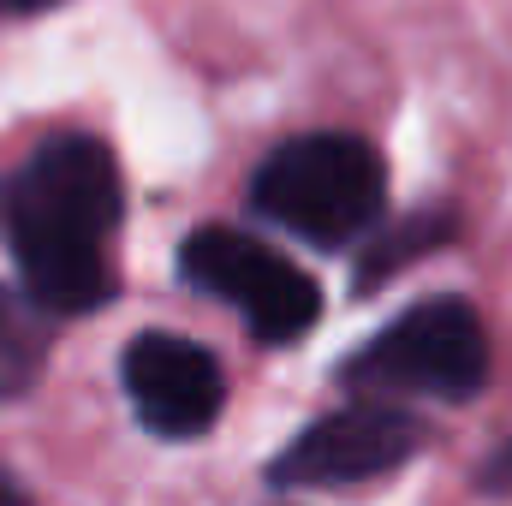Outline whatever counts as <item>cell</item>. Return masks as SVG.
<instances>
[{"mask_svg": "<svg viewBox=\"0 0 512 506\" xmlns=\"http://www.w3.org/2000/svg\"><path fill=\"white\" fill-rule=\"evenodd\" d=\"M36 376H42V328L30 304L0 292V399H18Z\"/></svg>", "mask_w": 512, "mask_h": 506, "instance_id": "52a82bcc", "label": "cell"}, {"mask_svg": "<svg viewBox=\"0 0 512 506\" xmlns=\"http://www.w3.org/2000/svg\"><path fill=\"white\" fill-rule=\"evenodd\" d=\"M382 155L346 131L280 143L256 173V209L310 245H352L382 215Z\"/></svg>", "mask_w": 512, "mask_h": 506, "instance_id": "7a4b0ae2", "label": "cell"}, {"mask_svg": "<svg viewBox=\"0 0 512 506\" xmlns=\"http://www.w3.org/2000/svg\"><path fill=\"white\" fill-rule=\"evenodd\" d=\"M42 6H54V0H0V18H18V12H42Z\"/></svg>", "mask_w": 512, "mask_h": 506, "instance_id": "9c48e42d", "label": "cell"}, {"mask_svg": "<svg viewBox=\"0 0 512 506\" xmlns=\"http://www.w3.org/2000/svg\"><path fill=\"white\" fill-rule=\"evenodd\" d=\"M483 376H489V334H483V316L459 298L405 310L346 364L352 387L423 393V399H471Z\"/></svg>", "mask_w": 512, "mask_h": 506, "instance_id": "3957f363", "label": "cell"}, {"mask_svg": "<svg viewBox=\"0 0 512 506\" xmlns=\"http://www.w3.org/2000/svg\"><path fill=\"white\" fill-rule=\"evenodd\" d=\"M0 221L24 286L42 310L84 316L108 304L114 262L108 239L120 227V173L114 155L90 137H54L36 149L0 191Z\"/></svg>", "mask_w": 512, "mask_h": 506, "instance_id": "6da1fadb", "label": "cell"}, {"mask_svg": "<svg viewBox=\"0 0 512 506\" xmlns=\"http://www.w3.org/2000/svg\"><path fill=\"white\" fill-rule=\"evenodd\" d=\"M0 506H30L18 489H12V477H6V471H0Z\"/></svg>", "mask_w": 512, "mask_h": 506, "instance_id": "30bf717a", "label": "cell"}, {"mask_svg": "<svg viewBox=\"0 0 512 506\" xmlns=\"http://www.w3.org/2000/svg\"><path fill=\"white\" fill-rule=\"evenodd\" d=\"M126 399L155 435L185 441L221 417L227 381L203 346H191L179 334H143L126 352Z\"/></svg>", "mask_w": 512, "mask_h": 506, "instance_id": "8992f818", "label": "cell"}, {"mask_svg": "<svg viewBox=\"0 0 512 506\" xmlns=\"http://www.w3.org/2000/svg\"><path fill=\"white\" fill-rule=\"evenodd\" d=\"M483 489H495V495H512V441L489 459V471H483Z\"/></svg>", "mask_w": 512, "mask_h": 506, "instance_id": "ba28073f", "label": "cell"}, {"mask_svg": "<svg viewBox=\"0 0 512 506\" xmlns=\"http://www.w3.org/2000/svg\"><path fill=\"white\" fill-rule=\"evenodd\" d=\"M417 447H423L417 417H405L393 405H346V411L310 423L274 459V483L280 489H346V483L399 471Z\"/></svg>", "mask_w": 512, "mask_h": 506, "instance_id": "5b68a950", "label": "cell"}, {"mask_svg": "<svg viewBox=\"0 0 512 506\" xmlns=\"http://www.w3.org/2000/svg\"><path fill=\"white\" fill-rule=\"evenodd\" d=\"M179 268H185L191 286H203L209 298L239 310L251 322V334L268 340V346L298 340L322 310V292L304 268H292L280 251L256 245L251 233H233V227L191 233L185 251H179Z\"/></svg>", "mask_w": 512, "mask_h": 506, "instance_id": "277c9868", "label": "cell"}]
</instances>
